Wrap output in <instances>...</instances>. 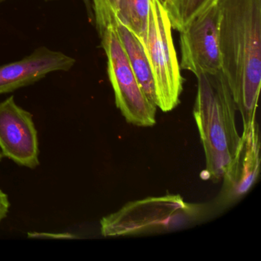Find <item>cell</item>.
Segmentation results:
<instances>
[{
  "label": "cell",
  "instance_id": "cell-1",
  "mask_svg": "<svg viewBox=\"0 0 261 261\" xmlns=\"http://www.w3.org/2000/svg\"><path fill=\"white\" fill-rule=\"evenodd\" d=\"M222 72L244 124L256 120L261 83V0H217Z\"/></svg>",
  "mask_w": 261,
  "mask_h": 261
},
{
  "label": "cell",
  "instance_id": "cell-2",
  "mask_svg": "<svg viewBox=\"0 0 261 261\" xmlns=\"http://www.w3.org/2000/svg\"><path fill=\"white\" fill-rule=\"evenodd\" d=\"M194 117L206 161V178L222 179L239 144L235 121L236 105L222 71L200 74Z\"/></svg>",
  "mask_w": 261,
  "mask_h": 261
},
{
  "label": "cell",
  "instance_id": "cell-3",
  "mask_svg": "<svg viewBox=\"0 0 261 261\" xmlns=\"http://www.w3.org/2000/svg\"><path fill=\"white\" fill-rule=\"evenodd\" d=\"M201 207L184 201L180 195L152 197L134 201L102 218L103 237L164 231L195 221Z\"/></svg>",
  "mask_w": 261,
  "mask_h": 261
},
{
  "label": "cell",
  "instance_id": "cell-4",
  "mask_svg": "<svg viewBox=\"0 0 261 261\" xmlns=\"http://www.w3.org/2000/svg\"><path fill=\"white\" fill-rule=\"evenodd\" d=\"M144 47L153 75L157 108L169 112L180 103L183 77L172 40L169 15L158 0H150Z\"/></svg>",
  "mask_w": 261,
  "mask_h": 261
},
{
  "label": "cell",
  "instance_id": "cell-5",
  "mask_svg": "<svg viewBox=\"0 0 261 261\" xmlns=\"http://www.w3.org/2000/svg\"><path fill=\"white\" fill-rule=\"evenodd\" d=\"M108 59V74L116 105L131 124L149 127L156 123L157 107L140 86L119 39L117 27L107 28L100 36Z\"/></svg>",
  "mask_w": 261,
  "mask_h": 261
},
{
  "label": "cell",
  "instance_id": "cell-6",
  "mask_svg": "<svg viewBox=\"0 0 261 261\" xmlns=\"http://www.w3.org/2000/svg\"><path fill=\"white\" fill-rule=\"evenodd\" d=\"M217 0L180 32V68L193 73L215 74L222 71Z\"/></svg>",
  "mask_w": 261,
  "mask_h": 261
},
{
  "label": "cell",
  "instance_id": "cell-7",
  "mask_svg": "<svg viewBox=\"0 0 261 261\" xmlns=\"http://www.w3.org/2000/svg\"><path fill=\"white\" fill-rule=\"evenodd\" d=\"M0 151L3 156L29 169L40 163L33 114L19 107L13 96L0 102Z\"/></svg>",
  "mask_w": 261,
  "mask_h": 261
},
{
  "label": "cell",
  "instance_id": "cell-8",
  "mask_svg": "<svg viewBox=\"0 0 261 261\" xmlns=\"http://www.w3.org/2000/svg\"><path fill=\"white\" fill-rule=\"evenodd\" d=\"M260 169V140L256 120L244 124L239 144L224 176L220 201L230 204L247 193Z\"/></svg>",
  "mask_w": 261,
  "mask_h": 261
},
{
  "label": "cell",
  "instance_id": "cell-9",
  "mask_svg": "<svg viewBox=\"0 0 261 261\" xmlns=\"http://www.w3.org/2000/svg\"><path fill=\"white\" fill-rule=\"evenodd\" d=\"M75 62L61 51L44 46L36 48L21 60L0 66V95L33 85L50 73L70 71Z\"/></svg>",
  "mask_w": 261,
  "mask_h": 261
},
{
  "label": "cell",
  "instance_id": "cell-10",
  "mask_svg": "<svg viewBox=\"0 0 261 261\" xmlns=\"http://www.w3.org/2000/svg\"><path fill=\"white\" fill-rule=\"evenodd\" d=\"M119 39L126 51L131 68L151 102L156 106L155 84L152 68L145 50L144 45L140 39L120 22H117Z\"/></svg>",
  "mask_w": 261,
  "mask_h": 261
},
{
  "label": "cell",
  "instance_id": "cell-11",
  "mask_svg": "<svg viewBox=\"0 0 261 261\" xmlns=\"http://www.w3.org/2000/svg\"><path fill=\"white\" fill-rule=\"evenodd\" d=\"M150 0H120L117 22L127 27L143 45L147 36Z\"/></svg>",
  "mask_w": 261,
  "mask_h": 261
},
{
  "label": "cell",
  "instance_id": "cell-12",
  "mask_svg": "<svg viewBox=\"0 0 261 261\" xmlns=\"http://www.w3.org/2000/svg\"><path fill=\"white\" fill-rule=\"evenodd\" d=\"M216 0H170L167 9L172 29L182 31L198 14Z\"/></svg>",
  "mask_w": 261,
  "mask_h": 261
},
{
  "label": "cell",
  "instance_id": "cell-13",
  "mask_svg": "<svg viewBox=\"0 0 261 261\" xmlns=\"http://www.w3.org/2000/svg\"><path fill=\"white\" fill-rule=\"evenodd\" d=\"M120 0H92L94 22L99 36L108 27H117Z\"/></svg>",
  "mask_w": 261,
  "mask_h": 261
},
{
  "label": "cell",
  "instance_id": "cell-14",
  "mask_svg": "<svg viewBox=\"0 0 261 261\" xmlns=\"http://www.w3.org/2000/svg\"><path fill=\"white\" fill-rule=\"evenodd\" d=\"M10 207V202L8 195L0 189V224L8 215Z\"/></svg>",
  "mask_w": 261,
  "mask_h": 261
},
{
  "label": "cell",
  "instance_id": "cell-15",
  "mask_svg": "<svg viewBox=\"0 0 261 261\" xmlns=\"http://www.w3.org/2000/svg\"><path fill=\"white\" fill-rule=\"evenodd\" d=\"M29 238H74L75 237L74 235L71 234V233H56V234H53V233H37V232H34V233H29Z\"/></svg>",
  "mask_w": 261,
  "mask_h": 261
},
{
  "label": "cell",
  "instance_id": "cell-16",
  "mask_svg": "<svg viewBox=\"0 0 261 261\" xmlns=\"http://www.w3.org/2000/svg\"><path fill=\"white\" fill-rule=\"evenodd\" d=\"M86 7L87 11H88V18L91 22H94V13H93L92 5H91V0H83Z\"/></svg>",
  "mask_w": 261,
  "mask_h": 261
},
{
  "label": "cell",
  "instance_id": "cell-17",
  "mask_svg": "<svg viewBox=\"0 0 261 261\" xmlns=\"http://www.w3.org/2000/svg\"><path fill=\"white\" fill-rule=\"evenodd\" d=\"M159 2L162 4L163 7L167 10L168 7H169V2L170 0H158Z\"/></svg>",
  "mask_w": 261,
  "mask_h": 261
},
{
  "label": "cell",
  "instance_id": "cell-18",
  "mask_svg": "<svg viewBox=\"0 0 261 261\" xmlns=\"http://www.w3.org/2000/svg\"><path fill=\"white\" fill-rule=\"evenodd\" d=\"M3 155L2 153H1V151H0V160H1V159H2Z\"/></svg>",
  "mask_w": 261,
  "mask_h": 261
},
{
  "label": "cell",
  "instance_id": "cell-19",
  "mask_svg": "<svg viewBox=\"0 0 261 261\" xmlns=\"http://www.w3.org/2000/svg\"><path fill=\"white\" fill-rule=\"evenodd\" d=\"M45 1H53V0H45Z\"/></svg>",
  "mask_w": 261,
  "mask_h": 261
},
{
  "label": "cell",
  "instance_id": "cell-20",
  "mask_svg": "<svg viewBox=\"0 0 261 261\" xmlns=\"http://www.w3.org/2000/svg\"><path fill=\"white\" fill-rule=\"evenodd\" d=\"M3 1H4V0H0V3L3 2Z\"/></svg>",
  "mask_w": 261,
  "mask_h": 261
}]
</instances>
